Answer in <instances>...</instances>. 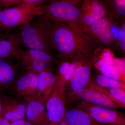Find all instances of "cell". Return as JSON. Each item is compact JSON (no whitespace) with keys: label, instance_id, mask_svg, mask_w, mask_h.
Listing matches in <instances>:
<instances>
[{"label":"cell","instance_id":"cell-6","mask_svg":"<svg viewBox=\"0 0 125 125\" xmlns=\"http://www.w3.org/2000/svg\"><path fill=\"white\" fill-rule=\"evenodd\" d=\"M86 112L95 120L104 125H125V114L116 111L98 106L82 101L76 108Z\"/></svg>","mask_w":125,"mask_h":125},{"label":"cell","instance_id":"cell-29","mask_svg":"<svg viewBox=\"0 0 125 125\" xmlns=\"http://www.w3.org/2000/svg\"><path fill=\"white\" fill-rule=\"evenodd\" d=\"M0 125H10V123L5 118L1 117L0 118Z\"/></svg>","mask_w":125,"mask_h":125},{"label":"cell","instance_id":"cell-32","mask_svg":"<svg viewBox=\"0 0 125 125\" xmlns=\"http://www.w3.org/2000/svg\"><path fill=\"white\" fill-rule=\"evenodd\" d=\"M56 125V124H52V123H51V124H49V125Z\"/></svg>","mask_w":125,"mask_h":125},{"label":"cell","instance_id":"cell-1","mask_svg":"<svg viewBox=\"0 0 125 125\" xmlns=\"http://www.w3.org/2000/svg\"><path fill=\"white\" fill-rule=\"evenodd\" d=\"M54 49L62 62H93L98 47L83 31L61 22L52 21Z\"/></svg>","mask_w":125,"mask_h":125},{"label":"cell","instance_id":"cell-28","mask_svg":"<svg viewBox=\"0 0 125 125\" xmlns=\"http://www.w3.org/2000/svg\"><path fill=\"white\" fill-rule=\"evenodd\" d=\"M5 96L0 93V118L2 117L4 107V99Z\"/></svg>","mask_w":125,"mask_h":125},{"label":"cell","instance_id":"cell-10","mask_svg":"<svg viewBox=\"0 0 125 125\" xmlns=\"http://www.w3.org/2000/svg\"><path fill=\"white\" fill-rule=\"evenodd\" d=\"M83 30L106 16L102 0H83L80 2Z\"/></svg>","mask_w":125,"mask_h":125},{"label":"cell","instance_id":"cell-15","mask_svg":"<svg viewBox=\"0 0 125 125\" xmlns=\"http://www.w3.org/2000/svg\"><path fill=\"white\" fill-rule=\"evenodd\" d=\"M79 99L82 101L101 107L114 109L120 108L105 94L88 87H86L78 93L75 99Z\"/></svg>","mask_w":125,"mask_h":125},{"label":"cell","instance_id":"cell-20","mask_svg":"<svg viewBox=\"0 0 125 125\" xmlns=\"http://www.w3.org/2000/svg\"><path fill=\"white\" fill-rule=\"evenodd\" d=\"M86 87L91 88L101 92L120 107L125 108V92L123 90L100 87L92 80Z\"/></svg>","mask_w":125,"mask_h":125},{"label":"cell","instance_id":"cell-17","mask_svg":"<svg viewBox=\"0 0 125 125\" xmlns=\"http://www.w3.org/2000/svg\"><path fill=\"white\" fill-rule=\"evenodd\" d=\"M64 121L69 125H104L95 120L86 112L77 108L66 111Z\"/></svg>","mask_w":125,"mask_h":125},{"label":"cell","instance_id":"cell-7","mask_svg":"<svg viewBox=\"0 0 125 125\" xmlns=\"http://www.w3.org/2000/svg\"><path fill=\"white\" fill-rule=\"evenodd\" d=\"M113 21L106 16L101 20L85 27L83 31L100 49L107 48L114 41L112 31Z\"/></svg>","mask_w":125,"mask_h":125},{"label":"cell","instance_id":"cell-16","mask_svg":"<svg viewBox=\"0 0 125 125\" xmlns=\"http://www.w3.org/2000/svg\"><path fill=\"white\" fill-rule=\"evenodd\" d=\"M26 106L18 99L5 96L2 117L11 122L24 120Z\"/></svg>","mask_w":125,"mask_h":125},{"label":"cell","instance_id":"cell-23","mask_svg":"<svg viewBox=\"0 0 125 125\" xmlns=\"http://www.w3.org/2000/svg\"><path fill=\"white\" fill-rule=\"evenodd\" d=\"M100 66L105 65H111L116 67L120 71L125 83V58H116L113 57L106 61L99 62Z\"/></svg>","mask_w":125,"mask_h":125},{"label":"cell","instance_id":"cell-30","mask_svg":"<svg viewBox=\"0 0 125 125\" xmlns=\"http://www.w3.org/2000/svg\"><path fill=\"white\" fill-rule=\"evenodd\" d=\"M58 125H67V123H66L64 121H63L62 122H60L59 124H58Z\"/></svg>","mask_w":125,"mask_h":125},{"label":"cell","instance_id":"cell-24","mask_svg":"<svg viewBox=\"0 0 125 125\" xmlns=\"http://www.w3.org/2000/svg\"><path fill=\"white\" fill-rule=\"evenodd\" d=\"M120 22L117 44L118 51L125 56V19Z\"/></svg>","mask_w":125,"mask_h":125},{"label":"cell","instance_id":"cell-13","mask_svg":"<svg viewBox=\"0 0 125 125\" xmlns=\"http://www.w3.org/2000/svg\"><path fill=\"white\" fill-rule=\"evenodd\" d=\"M13 58L0 60V92L14 85L20 75L19 68H20L17 63L15 64L12 61Z\"/></svg>","mask_w":125,"mask_h":125},{"label":"cell","instance_id":"cell-26","mask_svg":"<svg viewBox=\"0 0 125 125\" xmlns=\"http://www.w3.org/2000/svg\"><path fill=\"white\" fill-rule=\"evenodd\" d=\"M23 2L25 4H29L35 6H39L47 2V1L44 0H22Z\"/></svg>","mask_w":125,"mask_h":125},{"label":"cell","instance_id":"cell-31","mask_svg":"<svg viewBox=\"0 0 125 125\" xmlns=\"http://www.w3.org/2000/svg\"><path fill=\"white\" fill-rule=\"evenodd\" d=\"M3 30H2V27H1V23L0 19V34L1 33V32Z\"/></svg>","mask_w":125,"mask_h":125},{"label":"cell","instance_id":"cell-18","mask_svg":"<svg viewBox=\"0 0 125 125\" xmlns=\"http://www.w3.org/2000/svg\"><path fill=\"white\" fill-rule=\"evenodd\" d=\"M16 60L17 61H40L52 66L55 63L56 61L55 57L54 55L43 51L30 48L23 49Z\"/></svg>","mask_w":125,"mask_h":125},{"label":"cell","instance_id":"cell-21","mask_svg":"<svg viewBox=\"0 0 125 125\" xmlns=\"http://www.w3.org/2000/svg\"><path fill=\"white\" fill-rule=\"evenodd\" d=\"M94 83L101 87L120 89L125 92V83L108 78L101 73L96 76Z\"/></svg>","mask_w":125,"mask_h":125},{"label":"cell","instance_id":"cell-14","mask_svg":"<svg viewBox=\"0 0 125 125\" xmlns=\"http://www.w3.org/2000/svg\"><path fill=\"white\" fill-rule=\"evenodd\" d=\"M27 102L25 112L27 121L33 125H47L51 124L45 105L35 99Z\"/></svg>","mask_w":125,"mask_h":125},{"label":"cell","instance_id":"cell-27","mask_svg":"<svg viewBox=\"0 0 125 125\" xmlns=\"http://www.w3.org/2000/svg\"><path fill=\"white\" fill-rule=\"evenodd\" d=\"M10 125H33L28 121L24 120H19L11 122Z\"/></svg>","mask_w":125,"mask_h":125},{"label":"cell","instance_id":"cell-12","mask_svg":"<svg viewBox=\"0 0 125 125\" xmlns=\"http://www.w3.org/2000/svg\"><path fill=\"white\" fill-rule=\"evenodd\" d=\"M57 80L52 69L46 70L38 74V88L35 99L46 106L52 96Z\"/></svg>","mask_w":125,"mask_h":125},{"label":"cell","instance_id":"cell-3","mask_svg":"<svg viewBox=\"0 0 125 125\" xmlns=\"http://www.w3.org/2000/svg\"><path fill=\"white\" fill-rule=\"evenodd\" d=\"M78 0L47 1L40 6L43 15L49 20L65 23L83 31L80 2Z\"/></svg>","mask_w":125,"mask_h":125},{"label":"cell","instance_id":"cell-2","mask_svg":"<svg viewBox=\"0 0 125 125\" xmlns=\"http://www.w3.org/2000/svg\"><path fill=\"white\" fill-rule=\"evenodd\" d=\"M18 28L24 46L55 55L52 22L48 18L43 15L37 16L28 23Z\"/></svg>","mask_w":125,"mask_h":125},{"label":"cell","instance_id":"cell-8","mask_svg":"<svg viewBox=\"0 0 125 125\" xmlns=\"http://www.w3.org/2000/svg\"><path fill=\"white\" fill-rule=\"evenodd\" d=\"M23 46L18 28L2 31L0 34V60L17 58Z\"/></svg>","mask_w":125,"mask_h":125},{"label":"cell","instance_id":"cell-9","mask_svg":"<svg viewBox=\"0 0 125 125\" xmlns=\"http://www.w3.org/2000/svg\"><path fill=\"white\" fill-rule=\"evenodd\" d=\"M93 65V62L82 63L77 68L66 85L68 86L66 97L69 100H75L77 94L87 87L91 79Z\"/></svg>","mask_w":125,"mask_h":125},{"label":"cell","instance_id":"cell-11","mask_svg":"<svg viewBox=\"0 0 125 125\" xmlns=\"http://www.w3.org/2000/svg\"><path fill=\"white\" fill-rule=\"evenodd\" d=\"M15 89L19 97L27 102L35 99L38 88V74L30 71L20 75L15 83Z\"/></svg>","mask_w":125,"mask_h":125},{"label":"cell","instance_id":"cell-5","mask_svg":"<svg viewBox=\"0 0 125 125\" xmlns=\"http://www.w3.org/2000/svg\"><path fill=\"white\" fill-rule=\"evenodd\" d=\"M66 87L64 83L57 79L54 91L46 104L48 117L52 124L58 125L64 121L66 112Z\"/></svg>","mask_w":125,"mask_h":125},{"label":"cell","instance_id":"cell-4","mask_svg":"<svg viewBox=\"0 0 125 125\" xmlns=\"http://www.w3.org/2000/svg\"><path fill=\"white\" fill-rule=\"evenodd\" d=\"M23 2V1H22ZM42 15L40 6L23 3L0 11L2 30L15 29L30 22L37 16Z\"/></svg>","mask_w":125,"mask_h":125},{"label":"cell","instance_id":"cell-19","mask_svg":"<svg viewBox=\"0 0 125 125\" xmlns=\"http://www.w3.org/2000/svg\"><path fill=\"white\" fill-rule=\"evenodd\" d=\"M106 16L114 21L125 19V0H102Z\"/></svg>","mask_w":125,"mask_h":125},{"label":"cell","instance_id":"cell-22","mask_svg":"<svg viewBox=\"0 0 125 125\" xmlns=\"http://www.w3.org/2000/svg\"><path fill=\"white\" fill-rule=\"evenodd\" d=\"M96 68L100 71L101 74L106 77L124 83V80L120 71L116 67L114 66L105 65Z\"/></svg>","mask_w":125,"mask_h":125},{"label":"cell","instance_id":"cell-25","mask_svg":"<svg viewBox=\"0 0 125 125\" xmlns=\"http://www.w3.org/2000/svg\"><path fill=\"white\" fill-rule=\"evenodd\" d=\"M23 3L22 0H0V7L5 10L13 7Z\"/></svg>","mask_w":125,"mask_h":125}]
</instances>
